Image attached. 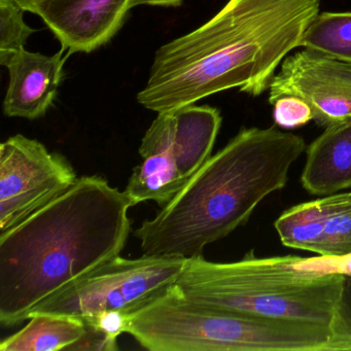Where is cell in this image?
I'll list each match as a JSON object with an SVG mask.
<instances>
[{"label": "cell", "mask_w": 351, "mask_h": 351, "mask_svg": "<svg viewBox=\"0 0 351 351\" xmlns=\"http://www.w3.org/2000/svg\"><path fill=\"white\" fill-rule=\"evenodd\" d=\"M343 317L351 330V276H347L342 305Z\"/></svg>", "instance_id": "44dd1931"}, {"label": "cell", "mask_w": 351, "mask_h": 351, "mask_svg": "<svg viewBox=\"0 0 351 351\" xmlns=\"http://www.w3.org/2000/svg\"><path fill=\"white\" fill-rule=\"evenodd\" d=\"M25 12L17 0H0V63L3 66L25 49L28 38L36 32L24 21Z\"/></svg>", "instance_id": "e0dca14e"}, {"label": "cell", "mask_w": 351, "mask_h": 351, "mask_svg": "<svg viewBox=\"0 0 351 351\" xmlns=\"http://www.w3.org/2000/svg\"><path fill=\"white\" fill-rule=\"evenodd\" d=\"M322 0H229L208 22L156 52L149 81L137 94L147 110L192 106L232 88L264 93Z\"/></svg>", "instance_id": "6da1fadb"}, {"label": "cell", "mask_w": 351, "mask_h": 351, "mask_svg": "<svg viewBox=\"0 0 351 351\" xmlns=\"http://www.w3.org/2000/svg\"><path fill=\"white\" fill-rule=\"evenodd\" d=\"M186 258L118 256L32 312L90 317L102 311L133 313L168 291L178 280ZM29 315V316H30Z\"/></svg>", "instance_id": "52a82bcc"}, {"label": "cell", "mask_w": 351, "mask_h": 351, "mask_svg": "<svg viewBox=\"0 0 351 351\" xmlns=\"http://www.w3.org/2000/svg\"><path fill=\"white\" fill-rule=\"evenodd\" d=\"M344 274L346 275V276H351V254L344 256Z\"/></svg>", "instance_id": "cb8c5ba5"}, {"label": "cell", "mask_w": 351, "mask_h": 351, "mask_svg": "<svg viewBox=\"0 0 351 351\" xmlns=\"http://www.w3.org/2000/svg\"><path fill=\"white\" fill-rule=\"evenodd\" d=\"M299 135L243 128L193 174L152 219L134 231L147 256L195 258L250 219L266 197L282 190L305 151Z\"/></svg>", "instance_id": "3957f363"}, {"label": "cell", "mask_w": 351, "mask_h": 351, "mask_svg": "<svg viewBox=\"0 0 351 351\" xmlns=\"http://www.w3.org/2000/svg\"><path fill=\"white\" fill-rule=\"evenodd\" d=\"M64 52L62 49L54 56H45L24 49L12 57L5 65L10 75L3 101L5 116L36 120L46 114L64 77Z\"/></svg>", "instance_id": "8fae6325"}, {"label": "cell", "mask_w": 351, "mask_h": 351, "mask_svg": "<svg viewBox=\"0 0 351 351\" xmlns=\"http://www.w3.org/2000/svg\"><path fill=\"white\" fill-rule=\"evenodd\" d=\"M184 0H132V9L138 5H160V7H180Z\"/></svg>", "instance_id": "7402d4cb"}, {"label": "cell", "mask_w": 351, "mask_h": 351, "mask_svg": "<svg viewBox=\"0 0 351 351\" xmlns=\"http://www.w3.org/2000/svg\"><path fill=\"white\" fill-rule=\"evenodd\" d=\"M301 182L308 193L316 196L351 190V120L326 128L312 141Z\"/></svg>", "instance_id": "7c38bea8"}, {"label": "cell", "mask_w": 351, "mask_h": 351, "mask_svg": "<svg viewBox=\"0 0 351 351\" xmlns=\"http://www.w3.org/2000/svg\"><path fill=\"white\" fill-rule=\"evenodd\" d=\"M344 256L186 258L174 287L191 301L242 315L295 320L349 332L342 313Z\"/></svg>", "instance_id": "277c9868"}, {"label": "cell", "mask_w": 351, "mask_h": 351, "mask_svg": "<svg viewBox=\"0 0 351 351\" xmlns=\"http://www.w3.org/2000/svg\"><path fill=\"white\" fill-rule=\"evenodd\" d=\"M269 91L272 106L282 96L301 98L324 128L351 120V63L318 51L304 49L287 57Z\"/></svg>", "instance_id": "9c48e42d"}, {"label": "cell", "mask_w": 351, "mask_h": 351, "mask_svg": "<svg viewBox=\"0 0 351 351\" xmlns=\"http://www.w3.org/2000/svg\"><path fill=\"white\" fill-rule=\"evenodd\" d=\"M132 0H47L36 10L69 55L92 53L122 28Z\"/></svg>", "instance_id": "30bf717a"}, {"label": "cell", "mask_w": 351, "mask_h": 351, "mask_svg": "<svg viewBox=\"0 0 351 351\" xmlns=\"http://www.w3.org/2000/svg\"><path fill=\"white\" fill-rule=\"evenodd\" d=\"M128 315L121 311H102L90 317L84 318V324L94 326L108 334L112 338L117 339L126 332Z\"/></svg>", "instance_id": "d6986e66"}, {"label": "cell", "mask_w": 351, "mask_h": 351, "mask_svg": "<svg viewBox=\"0 0 351 351\" xmlns=\"http://www.w3.org/2000/svg\"><path fill=\"white\" fill-rule=\"evenodd\" d=\"M86 332L69 350L75 351H114L118 350V340L94 326L86 324Z\"/></svg>", "instance_id": "ffe728a7"}, {"label": "cell", "mask_w": 351, "mask_h": 351, "mask_svg": "<svg viewBox=\"0 0 351 351\" xmlns=\"http://www.w3.org/2000/svg\"><path fill=\"white\" fill-rule=\"evenodd\" d=\"M126 332L152 351H351L349 332L207 307L174 285L129 314Z\"/></svg>", "instance_id": "5b68a950"}, {"label": "cell", "mask_w": 351, "mask_h": 351, "mask_svg": "<svg viewBox=\"0 0 351 351\" xmlns=\"http://www.w3.org/2000/svg\"><path fill=\"white\" fill-rule=\"evenodd\" d=\"M221 125V112L208 106L159 112L141 141L143 162L124 191L132 206L169 203L210 157Z\"/></svg>", "instance_id": "8992f818"}, {"label": "cell", "mask_w": 351, "mask_h": 351, "mask_svg": "<svg viewBox=\"0 0 351 351\" xmlns=\"http://www.w3.org/2000/svg\"><path fill=\"white\" fill-rule=\"evenodd\" d=\"M63 156L21 134L0 145V233L23 221L77 182Z\"/></svg>", "instance_id": "ba28073f"}, {"label": "cell", "mask_w": 351, "mask_h": 351, "mask_svg": "<svg viewBox=\"0 0 351 351\" xmlns=\"http://www.w3.org/2000/svg\"><path fill=\"white\" fill-rule=\"evenodd\" d=\"M275 124L285 129H295L313 121L311 108L301 98L282 96L273 104Z\"/></svg>", "instance_id": "ac0fdd59"}, {"label": "cell", "mask_w": 351, "mask_h": 351, "mask_svg": "<svg viewBox=\"0 0 351 351\" xmlns=\"http://www.w3.org/2000/svg\"><path fill=\"white\" fill-rule=\"evenodd\" d=\"M300 47L351 63V13L318 14L304 32Z\"/></svg>", "instance_id": "9a60e30c"}, {"label": "cell", "mask_w": 351, "mask_h": 351, "mask_svg": "<svg viewBox=\"0 0 351 351\" xmlns=\"http://www.w3.org/2000/svg\"><path fill=\"white\" fill-rule=\"evenodd\" d=\"M324 223L320 198L291 207L276 219L274 226L283 245L322 256Z\"/></svg>", "instance_id": "5bb4252c"}, {"label": "cell", "mask_w": 351, "mask_h": 351, "mask_svg": "<svg viewBox=\"0 0 351 351\" xmlns=\"http://www.w3.org/2000/svg\"><path fill=\"white\" fill-rule=\"evenodd\" d=\"M19 332L0 343L1 351L69 350L86 332L83 320L58 314L38 313Z\"/></svg>", "instance_id": "4fadbf2b"}, {"label": "cell", "mask_w": 351, "mask_h": 351, "mask_svg": "<svg viewBox=\"0 0 351 351\" xmlns=\"http://www.w3.org/2000/svg\"><path fill=\"white\" fill-rule=\"evenodd\" d=\"M324 237L322 256H344L351 254V190L322 198Z\"/></svg>", "instance_id": "2e32d148"}, {"label": "cell", "mask_w": 351, "mask_h": 351, "mask_svg": "<svg viewBox=\"0 0 351 351\" xmlns=\"http://www.w3.org/2000/svg\"><path fill=\"white\" fill-rule=\"evenodd\" d=\"M17 1L26 12L36 14L38 8L42 3H46L47 0H17Z\"/></svg>", "instance_id": "603a6c76"}, {"label": "cell", "mask_w": 351, "mask_h": 351, "mask_svg": "<svg viewBox=\"0 0 351 351\" xmlns=\"http://www.w3.org/2000/svg\"><path fill=\"white\" fill-rule=\"evenodd\" d=\"M125 192L82 176L66 193L0 233V324L19 326L38 306L120 256L131 230Z\"/></svg>", "instance_id": "7a4b0ae2"}]
</instances>
